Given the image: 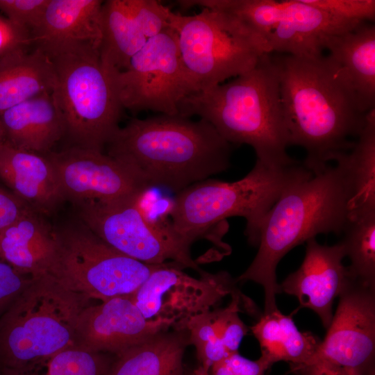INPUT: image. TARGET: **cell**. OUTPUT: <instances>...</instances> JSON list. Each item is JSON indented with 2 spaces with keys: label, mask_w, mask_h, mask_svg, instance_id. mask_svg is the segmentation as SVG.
Returning a JSON list of instances; mask_svg holds the SVG:
<instances>
[{
  "label": "cell",
  "mask_w": 375,
  "mask_h": 375,
  "mask_svg": "<svg viewBox=\"0 0 375 375\" xmlns=\"http://www.w3.org/2000/svg\"><path fill=\"white\" fill-rule=\"evenodd\" d=\"M271 58L278 74L288 144L303 147V165L317 174L353 148L367 113L358 109L326 56Z\"/></svg>",
  "instance_id": "cell-1"
},
{
  "label": "cell",
  "mask_w": 375,
  "mask_h": 375,
  "mask_svg": "<svg viewBox=\"0 0 375 375\" xmlns=\"http://www.w3.org/2000/svg\"><path fill=\"white\" fill-rule=\"evenodd\" d=\"M345 153L335 158L334 166L328 165L290 185L265 215L258 252L235 278L238 283L250 281L262 287L264 312L278 308L276 295L281 292L276 270L282 258L317 235L342 233L353 195Z\"/></svg>",
  "instance_id": "cell-2"
},
{
  "label": "cell",
  "mask_w": 375,
  "mask_h": 375,
  "mask_svg": "<svg viewBox=\"0 0 375 375\" xmlns=\"http://www.w3.org/2000/svg\"><path fill=\"white\" fill-rule=\"evenodd\" d=\"M106 148L108 155L132 168L150 189L175 194L231 165V144L212 124L180 115L131 119Z\"/></svg>",
  "instance_id": "cell-3"
},
{
  "label": "cell",
  "mask_w": 375,
  "mask_h": 375,
  "mask_svg": "<svg viewBox=\"0 0 375 375\" xmlns=\"http://www.w3.org/2000/svg\"><path fill=\"white\" fill-rule=\"evenodd\" d=\"M178 112L206 120L231 144L251 146L256 160L267 167L281 169L298 162L286 151L279 78L269 54L234 79L187 97Z\"/></svg>",
  "instance_id": "cell-4"
},
{
  "label": "cell",
  "mask_w": 375,
  "mask_h": 375,
  "mask_svg": "<svg viewBox=\"0 0 375 375\" xmlns=\"http://www.w3.org/2000/svg\"><path fill=\"white\" fill-rule=\"evenodd\" d=\"M299 162L272 169L256 160L252 169L233 182L208 178L176 193L169 210L174 230L193 243L231 217L246 220L245 235L258 247L263 219L283 192L312 175Z\"/></svg>",
  "instance_id": "cell-5"
},
{
  "label": "cell",
  "mask_w": 375,
  "mask_h": 375,
  "mask_svg": "<svg viewBox=\"0 0 375 375\" xmlns=\"http://www.w3.org/2000/svg\"><path fill=\"white\" fill-rule=\"evenodd\" d=\"M90 299L50 274L31 278L0 317V368H21L73 347Z\"/></svg>",
  "instance_id": "cell-6"
},
{
  "label": "cell",
  "mask_w": 375,
  "mask_h": 375,
  "mask_svg": "<svg viewBox=\"0 0 375 375\" xmlns=\"http://www.w3.org/2000/svg\"><path fill=\"white\" fill-rule=\"evenodd\" d=\"M56 73L53 92L74 147L103 151L119 128L123 108L97 49L76 45L45 53Z\"/></svg>",
  "instance_id": "cell-7"
},
{
  "label": "cell",
  "mask_w": 375,
  "mask_h": 375,
  "mask_svg": "<svg viewBox=\"0 0 375 375\" xmlns=\"http://www.w3.org/2000/svg\"><path fill=\"white\" fill-rule=\"evenodd\" d=\"M182 60L199 91L253 69L266 51L259 35L237 17L202 8L193 15L172 12Z\"/></svg>",
  "instance_id": "cell-8"
},
{
  "label": "cell",
  "mask_w": 375,
  "mask_h": 375,
  "mask_svg": "<svg viewBox=\"0 0 375 375\" xmlns=\"http://www.w3.org/2000/svg\"><path fill=\"white\" fill-rule=\"evenodd\" d=\"M190 5L237 17L259 35L268 54L321 57L331 38L362 22L336 17L304 0H191Z\"/></svg>",
  "instance_id": "cell-9"
},
{
  "label": "cell",
  "mask_w": 375,
  "mask_h": 375,
  "mask_svg": "<svg viewBox=\"0 0 375 375\" xmlns=\"http://www.w3.org/2000/svg\"><path fill=\"white\" fill-rule=\"evenodd\" d=\"M143 196L108 201L88 200L74 205L82 223L119 252L149 265L171 260L201 275L205 271L191 256L192 243L178 234L170 221L151 219L142 206Z\"/></svg>",
  "instance_id": "cell-10"
},
{
  "label": "cell",
  "mask_w": 375,
  "mask_h": 375,
  "mask_svg": "<svg viewBox=\"0 0 375 375\" xmlns=\"http://www.w3.org/2000/svg\"><path fill=\"white\" fill-rule=\"evenodd\" d=\"M55 234L56 256L49 274L90 300L132 295L162 265L146 264L119 252L83 223Z\"/></svg>",
  "instance_id": "cell-11"
},
{
  "label": "cell",
  "mask_w": 375,
  "mask_h": 375,
  "mask_svg": "<svg viewBox=\"0 0 375 375\" xmlns=\"http://www.w3.org/2000/svg\"><path fill=\"white\" fill-rule=\"evenodd\" d=\"M110 74L122 107L135 112L179 115L181 102L199 92L184 65L172 28L151 38L125 70Z\"/></svg>",
  "instance_id": "cell-12"
},
{
  "label": "cell",
  "mask_w": 375,
  "mask_h": 375,
  "mask_svg": "<svg viewBox=\"0 0 375 375\" xmlns=\"http://www.w3.org/2000/svg\"><path fill=\"white\" fill-rule=\"evenodd\" d=\"M182 269L172 262L162 265L133 294L147 319L162 320L183 331L191 317L210 310L227 295L240 293L236 288V279L227 272H205L197 278Z\"/></svg>",
  "instance_id": "cell-13"
},
{
  "label": "cell",
  "mask_w": 375,
  "mask_h": 375,
  "mask_svg": "<svg viewBox=\"0 0 375 375\" xmlns=\"http://www.w3.org/2000/svg\"><path fill=\"white\" fill-rule=\"evenodd\" d=\"M45 155L54 168L64 199L73 204L140 197L150 190L132 168L103 151L71 146Z\"/></svg>",
  "instance_id": "cell-14"
},
{
  "label": "cell",
  "mask_w": 375,
  "mask_h": 375,
  "mask_svg": "<svg viewBox=\"0 0 375 375\" xmlns=\"http://www.w3.org/2000/svg\"><path fill=\"white\" fill-rule=\"evenodd\" d=\"M338 297L324 340L304 365L324 360L367 372L375 352V288L349 277Z\"/></svg>",
  "instance_id": "cell-15"
},
{
  "label": "cell",
  "mask_w": 375,
  "mask_h": 375,
  "mask_svg": "<svg viewBox=\"0 0 375 375\" xmlns=\"http://www.w3.org/2000/svg\"><path fill=\"white\" fill-rule=\"evenodd\" d=\"M172 10L157 0H108L101 7L99 56L110 72L125 70L148 42L170 28Z\"/></svg>",
  "instance_id": "cell-16"
},
{
  "label": "cell",
  "mask_w": 375,
  "mask_h": 375,
  "mask_svg": "<svg viewBox=\"0 0 375 375\" xmlns=\"http://www.w3.org/2000/svg\"><path fill=\"white\" fill-rule=\"evenodd\" d=\"M169 327L166 322L147 319L133 294L120 296L83 309L74 345L90 352L117 354Z\"/></svg>",
  "instance_id": "cell-17"
},
{
  "label": "cell",
  "mask_w": 375,
  "mask_h": 375,
  "mask_svg": "<svg viewBox=\"0 0 375 375\" xmlns=\"http://www.w3.org/2000/svg\"><path fill=\"white\" fill-rule=\"evenodd\" d=\"M306 244L301 266L279 284V290L281 293L294 296L299 308L315 312L327 329L333 315V302L349 277L342 263L344 247L340 242L332 246L323 245L315 238Z\"/></svg>",
  "instance_id": "cell-18"
},
{
  "label": "cell",
  "mask_w": 375,
  "mask_h": 375,
  "mask_svg": "<svg viewBox=\"0 0 375 375\" xmlns=\"http://www.w3.org/2000/svg\"><path fill=\"white\" fill-rule=\"evenodd\" d=\"M326 56L358 109L375 108V26L362 22L331 38Z\"/></svg>",
  "instance_id": "cell-19"
},
{
  "label": "cell",
  "mask_w": 375,
  "mask_h": 375,
  "mask_svg": "<svg viewBox=\"0 0 375 375\" xmlns=\"http://www.w3.org/2000/svg\"><path fill=\"white\" fill-rule=\"evenodd\" d=\"M101 0H49L31 33L32 46L48 53L60 48L88 45L99 50Z\"/></svg>",
  "instance_id": "cell-20"
},
{
  "label": "cell",
  "mask_w": 375,
  "mask_h": 375,
  "mask_svg": "<svg viewBox=\"0 0 375 375\" xmlns=\"http://www.w3.org/2000/svg\"><path fill=\"white\" fill-rule=\"evenodd\" d=\"M0 179L33 210L53 211L63 201L54 168L46 155L0 144Z\"/></svg>",
  "instance_id": "cell-21"
},
{
  "label": "cell",
  "mask_w": 375,
  "mask_h": 375,
  "mask_svg": "<svg viewBox=\"0 0 375 375\" xmlns=\"http://www.w3.org/2000/svg\"><path fill=\"white\" fill-rule=\"evenodd\" d=\"M31 208L0 231V257L31 278L49 274L56 256L55 232Z\"/></svg>",
  "instance_id": "cell-22"
},
{
  "label": "cell",
  "mask_w": 375,
  "mask_h": 375,
  "mask_svg": "<svg viewBox=\"0 0 375 375\" xmlns=\"http://www.w3.org/2000/svg\"><path fill=\"white\" fill-rule=\"evenodd\" d=\"M6 140L45 155L65 136V124L53 92H44L0 112Z\"/></svg>",
  "instance_id": "cell-23"
},
{
  "label": "cell",
  "mask_w": 375,
  "mask_h": 375,
  "mask_svg": "<svg viewBox=\"0 0 375 375\" xmlns=\"http://www.w3.org/2000/svg\"><path fill=\"white\" fill-rule=\"evenodd\" d=\"M56 73L50 58L34 47L0 58V112L44 92H53Z\"/></svg>",
  "instance_id": "cell-24"
},
{
  "label": "cell",
  "mask_w": 375,
  "mask_h": 375,
  "mask_svg": "<svg viewBox=\"0 0 375 375\" xmlns=\"http://www.w3.org/2000/svg\"><path fill=\"white\" fill-rule=\"evenodd\" d=\"M249 329L259 343L260 358L269 368L279 361L289 362L291 367L304 365L321 342L313 333L299 331L292 316L278 308L261 314Z\"/></svg>",
  "instance_id": "cell-25"
},
{
  "label": "cell",
  "mask_w": 375,
  "mask_h": 375,
  "mask_svg": "<svg viewBox=\"0 0 375 375\" xmlns=\"http://www.w3.org/2000/svg\"><path fill=\"white\" fill-rule=\"evenodd\" d=\"M185 339L165 331L117 354L104 375H184Z\"/></svg>",
  "instance_id": "cell-26"
},
{
  "label": "cell",
  "mask_w": 375,
  "mask_h": 375,
  "mask_svg": "<svg viewBox=\"0 0 375 375\" xmlns=\"http://www.w3.org/2000/svg\"><path fill=\"white\" fill-rule=\"evenodd\" d=\"M342 233L349 277L375 288V208L350 212Z\"/></svg>",
  "instance_id": "cell-27"
},
{
  "label": "cell",
  "mask_w": 375,
  "mask_h": 375,
  "mask_svg": "<svg viewBox=\"0 0 375 375\" xmlns=\"http://www.w3.org/2000/svg\"><path fill=\"white\" fill-rule=\"evenodd\" d=\"M345 158L353 192L350 212L375 208V108L367 112L365 126Z\"/></svg>",
  "instance_id": "cell-28"
},
{
  "label": "cell",
  "mask_w": 375,
  "mask_h": 375,
  "mask_svg": "<svg viewBox=\"0 0 375 375\" xmlns=\"http://www.w3.org/2000/svg\"><path fill=\"white\" fill-rule=\"evenodd\" d=\"M112 360L73 346L21 368H0V375H104Z\"/></svg>",
  "instance_id": "cell-29"
},
{
  "label": "cell",
  "mask_w": 375,
  "mask_h": 375,
  "mask_svg": "<svg viewBox=\"0 0 375 375\" xmlns=\"http://www.w3.org/2000/svg\"><path fill=\"white\" fill-rule=\"evenodd\" d=\"M183 330L189 333V343L196 349L199 365L209 371L215 363L229 356L217 335L212 310L191 317Z\"/></svg>",
  "instance_id": "cell-30"
},
{
  "label": "cell",
  "mask_w": 375,
  "mask_h": 375,
  "mask_svg": "<svg viewBox=\"0 0 375 375\" xmlns=\"http://www.w3.org/2000/svg\"><path fill=\"white\" fill-rule=\"evenodd\" d=\"M336 17L358 22L374 21V0H304Z\"/></svg>",
  "instance_id": "cell-31"
},
{
  "label": "cell",
  "mask_w": 375,
  "mask_h": 375,
  "mask_svg": "<svg viewBox=\"0 0 375 375\" xmlns=\"http://www.w3.org/2000/svg\"><path fill=\"white\" fill-rule=\"evenodd\" d=\"M49 0H0V11L31 33L39 25Z\"/></svg>",
  "instance_id": "cell-32"
},
{
  "label": "cell",
  "mask_w": 375,
  "mask_h": 375,
  "mask_svg": "<svg viewBox=\"0 0 375 375\" xmlns=\"http://www.w3.org/2000/svg\"><path fill=\"white\" fill-rule=\"evenodd\" d=\"M268 369L261 358L252 360L238 352L212 365L208 375H265Z\"/></svg>",
  "instance_id": "cell-33"
},
{
  "label": "cell",
  "mask_w": 375,
  "mask_h": 375,
  "mask_svg": "<svg viewBox=\"0 0 375 375\" xmlns=\"http://www.w3.org/2000/svg\"><path fill=\"white\" fill-rule=\"evenodd\" d=\"M5 261L0 262V312H4L31 282Z\"/></svg>",
  "instance_id": "cell-34"
},
{
  "label": "cell",
  "mask_w": 375,
  "mask_h": 375,
  "mask_svg": "<svg viewBox=\"0 0 375 375\" xmlns=\"http://www.w3.org/2000/svg\"><path fill=\"white\" fill-rule=\"evenodd\" d=\"M32 46L31 32L0 16V58Z\"/></svg>",
  "instance_id": "cell-35"
},
{
  "label": "cell",
  "mask_w": 375,
  "mask_h": 375,
  "mask_svg": "<svg viewBox=\"0 0 375 375\" xmlns=\"http://www.w3.org/2000/svg\"><path fill=\"white\" fill-rule=\"evenodd\" d=\"M290 368L292 372L299 375H372L374 372L372 367L365 372L358 369L345 367L324 360Z\"/></svg>",
  "instance_id": "cell-36"
},
{
  "label": "cell",
  "mask_w": 375,
  "mask_h": 375,
  "mask_svg": "<svg viewBox=\"0 0 375 375\" xmlns=\"http://www.w3.org/2000/svg\"><path fill=\"white\" fill-rule=\"evenodd\" d=\"M31 207L0 185V231L14 222Z\"/></svg>",
  "instance_id": "cell-37"
},
{
  "label": "cell",
  "mask_w": 375,
  "mask_h": 375,
  "mask_svg": "<svg viewBox=\"0 0 375 375\" xmlns=\"http://www.w3.org/2000/svg\"><path fill=\"white\" fill-rule=\"evenodd\" d=\"M208 372L209 371L199 365L190 374V375H208Z\"/></svg>",
  "instance_id": "cell-38"
},
{
  "label": "cell",
  "mask_w": 375,
  "mask_h": 375,
  "mask_svg": "<svg viewBox=\"0 0 375 375\" xmlns=\"http://www.w3.org/2000/svg\"><path fill=\"white\" fill-rule=\"evenodd\" d=\"M6 140L5 132L0 119V144Z\"/></svg>",
  "instance_id": "cell-39"
},
{
  "label": "cell",
  "mask_w": 375,
  "mask_h": 375,
  "mask_svg": "<svg viewBox=\"0 0 375 375\" xmlns=\"http://www.w3.org/2000/svg\"><path fill=\"white\" fill-rule=\"evenodd\" d=\"M372 375H374V372L372 374Z\"/></svg>",
  "instance_id": "cell-40"
}]
</instances>
